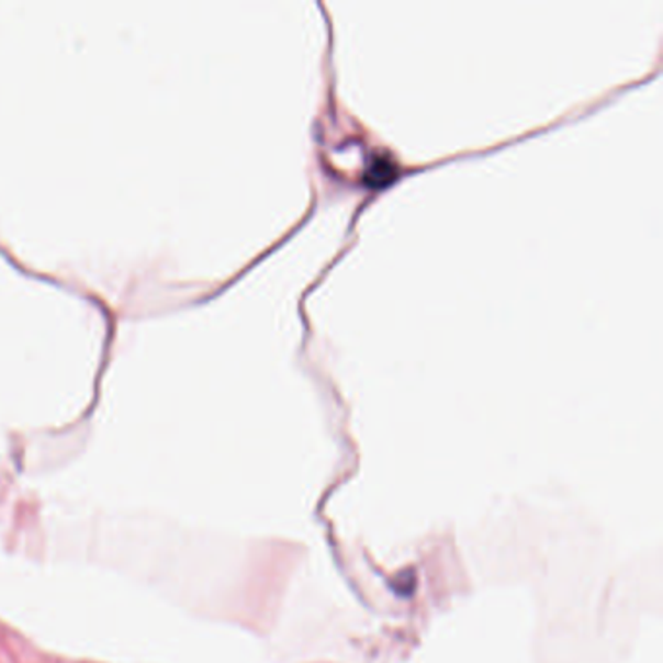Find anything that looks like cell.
Returning a JSON list of instances; mask_svg holds the SVG:
<instances>
[{
  "label": "cell",
  "instance_id": "1",
  "mask_svg": "<svg viewBox=\"0 0 663 663\" xmlns=\"http://www.w3.org/2000/svg\"><path fill=\"white\" fill-rule=\"evenodd\" d=\"M395 173H397V164L390 154H372V158L366 164V183L372 188H382L395 178Z\"/></svg>",
  "mask_w": 663,
  "mask_h": 663
}]
</instances>
